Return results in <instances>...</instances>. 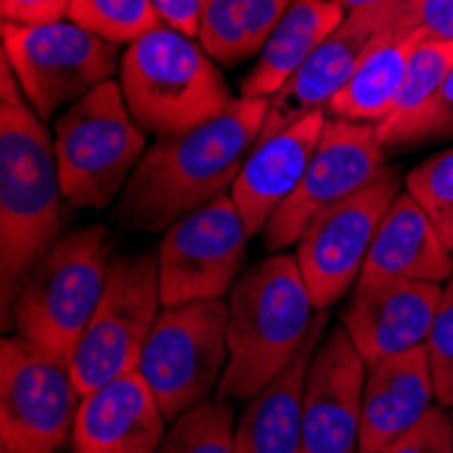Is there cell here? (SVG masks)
<instances>
[{"label": "cell", "mask_w": 453, "mask_h": 453, "mask_svg": "<svg viewBox=\"0 0 453 453\" xmlns=\"http://www.w3.org/2000/svg\"><path fill=\"white\" fill-rule=\"evenodd\" d=\"M266 111V98H234L203 126L157 139L122 188L114 218L136 231H169L228 193L261 136Z\"/></svg>", "instance_id": "cell-1"}, {"label": "cell", "mask_w": 453, "mask_h": 453, "mask_svg": "<svg viewBox=\"0 0 453 453\" xmlns=\"http://www.w3.org/2000/svg\"><path fill=\"white\" fill-rule=\"evenodd\" d=\"M68 19L126 47L160 25L152 0H71Z\"/></svg>", "instance_id": "cell-27"}, {"label": "cell", "mask_w": 453, "mask_h": 453, "mask_svg": "<svg viewBox=\"0 0 453 453\" xmlns=\"http://www.w3.org/2000/svg\"><path fill=\"white\" fill-rule=\"evenodd\" d=\"M68 6L71 0H0V14H4V22L44 25L65 19Z\"/></svg>", "instance_id": "cell-32"}, {"label": "cell", "mask_w": 453, "mask_h": 453, "mask_svg": "<svg viewBox=\"0 0 453 453\" xmlns=\"http://www.w3.org/2000/svg\"><path fill=\"white\" fill-rule=\"evenodd\" d=\"M437 404L426 348L366 364L358 453H380Z\"/></svg>", "instance_id": "cell-19"}, {"label": "cell", "mask_w": 453, "mask_h": 453, "mask_svg": "<svg viewBox=\"0 0 453 453\" xmlns=\"http://www.w3.org/2000/svg\"><path fill=\"white\" fill-rule=\"evenodd\" d=\"M157 453H236V426L228 402L207 399L172 421Z\"/></svg>", "instance_id": "cell-26"}, {"label": "cell", "mask_w": 453, "mask_h": 453, "mask_svg": "<svg viewBox=\"0 0 453 453\" xmlns=\"http://www.w3.org/2000/svg\"><path fill=\"white\" fill-rule=\"evenodd\" d=\"M424 38L426 33L407 17L402 0L394 17L372 38V44L366 47L350 81L328 106L332 117L350 122H372V126L383 122L404 88L410 60H413Z\"/></svg>", "instance_id": "cell-21"}, {"label": "cell", "mask_w": 453, "mask_h": 453, "mask_svg": "<svg viewBox=\"0 0 453 453\" xmlns=\"http://www.w3.org/2000/svg\"><path fill=\"white\" fill-rule=\"evenodd\" d=\"M152 6H155L160 22H166L193 38L198 35L203 0H152Z\"/></svg>", "instance_id": "cell-33"}, {"label": "cell", "mask_w": 453, "mask_h": 453, "mask_svg": "<svg viewBox=\"0 0 453 453\" xmlns=\"http://www.w3.org/2000/svg\"><path fill=\"white\" fill-rule=\"evenodd\" d=\"M326 122V111L307 114L294 126H285L277 134L258 139L253 152L247 155L228 193L250 236L264 234L272 215L299 188Z\"/></svg>", "instance_id": "cell-17"}, {"label": "cell", "mask_w": 453, "mask_h": 453, "mask_svg": "<svg viewBox=\"0 0 453 453\" xmlns=\"http://www.w3.org/2000/svg\"><path fill=\"white\" fill-rule=\"evenodd\" d=\"M404 190L416 198L453 256V147L418 163L404 177Z\"/></svg>", "instance_id": "cell-28"}, {"label": "cell", "mask_w": 453, "mask_h": 453, "mask_svg": "<svg viewBox=\"0 0 453 453\" xmlns=\"http://www.w3.org/2000/svg\"><path fill=\"white\" fill-rule=\"evenodd\" d=\"M247 226L231 193L177 220L157 247L160 304L177 307L231 294L247 264Z\"/></svg>", "instance_id": "cell-11"}, {"label": "cell", "mask_w": 453, "mask_h": 453, "mask_svg": "<svg viewBox=\"0 0 453 453\" xmlns=\"http://www.w3.org/2000/svg\"><path fill=\"white\" fill-rule=\"evenodd\" d=\"M380 453H453V421L445 407L434 404L413 429H407Z\"/></svg>", "instance_id": "cell-30"}, {"label": "cell", "mask_w": 453, "mask_h": 453, "mask_svg": "<svg viewBox=\"0 0 453 453\" xmlns=\"http://www.w3.org/2000/svg\"><path fill=\"white\" fill-rule=\"evenodd\" d=\"M361 277H402L440 285L453 277V256L407 190L386 212Z\"/></svg>", "instance_id": "cell-22"}, {"label": "cell", "mask_w": 453, "mask_h": 453, "mask_svg": "<svg viewBox=\"0 0 453 453\" xmlns=\"http://www.w3.org/2000/svg\"><path fill=\"white\" fill-rule=\"evenodd\" d=\"M366 361L340 326L318 345L304 386V453H358Z\"/></svg>", "instance_id": "cell-15"}, {"label": "cell", "mask_w": 453, "mask_h": 453, "mask_svg": "<svg viewBox=\"0 0 453 453\" xmlns=\"http://www.w3.org/2000/svg\"><path fill=\"white\" fill-rule=\"evenodd\" d=\"M450 68H453V41H440L426 35L418 44L413 60H410L404 88L391 114L383 122H378V139L383 150L421 142L426 117L432 114V106Z\"/></svg>", "instance_id": "cell-25"}, {"label": "cell", "mask_w": 453, "mask_h": 453, "mask_svg": "<svg viewBox=\"0 0 453 453\" xmlns=\"http://www.w3.org/2000/svg\"><path fill=\"white\" fill-rule=\"evenodd\" d=\"M404 12L429 38L453 41V0H404Z\"/></svg>", "instance_id": "cell-31"}, {"label": "cell", "mask_w": 453, "mask_h": 453, "mask_svg": "<svg viewBox=\"0 0 453 453\" xmlns=\"http://www.w3.org/2000/svg\"><path fill=\"white\" fill-rule=\"evenodd\" d=\"M440 296V282L358 277L340 323L369 364L426 345Z\"/></svg>", "instance_id": "cell-14"}, {"label": "cell", "mask_w": 453, "mask_h": 453, "mask_svg": "<svg viewBox=\"0 0 453 453\" xmlns=\"http://www.w3.org/2000/svg\"><path fill=\"white\" fill-rule=\"evenodd\" d=\"M450 421H453V407H450Z\"/></svg>", "instance_id": "cell-36"}, {"label": "cell", "mask_w": 453, "mask_h": 453, "mask_svg": "<svg viewBox=\"0 0 453 453\" xmlns=\"http://www.w3.org/2000/svg\"><path fill=\"white\" fill-rule=\"evenodd\" d=\"M294 0H203L198 44L215 63L236 65L261 55Z\"/></svg>", "instance_id": "cell-24"}, {"label": "cell", "mask_w": 453, "mask_h": 453, "mask_svg": "<svg viewBox=\"0 0 453 453\" xmlns=\"http://www.w3.org/2000/svg\"><path fill=\"white\" fill-rule=\"evenodd\" d=\"M169 418L142 378L122 375L81 396L71 432L73 453H157Z\"/></svg>", "instance_id": "cell-18"}, {"label": "cell", "mask_w": 453, "mask_h": 453, "mask_svg": "<svg viewBox=\"0 0 453 453\" xmlns=\"http://www.w3.org/2000/svg\"><path fill=\"white\" fill-rule=\"evenodd\" d=\"M399 193V174L386 166L366 188L328 207L304 228L294 256L318 312L340 302L358 282L369 247Z\"/></svg>", "instance_id": "cell-12"}, {"label": "cell", "mask_w": 453, "mask_h": 453, "mask_svg": "<svg viewBox=\"0 0 453 453\" xmlns=\"http://www.w3.org/2000/svg\"><path fill=\"white\" fill-rule=\"evenodd\" d=\"M109 264L104 226L63 234L19 282L9 323L19 337L68 358L104 296Z\"/></svg>", "instance_id": "cell-5"}, {"label": "cell", "mask_w": 453, "mask_h": 453, "mask_svg": "<svg viewBox=\"0 0 453 453\" xmlns=\"http://www.w3.org/2000/svg\"><path fill=\"white\" fill-rule=\"evenodd\" d=\"M328 315L320 310L294 361L247 399L236 424V453H304V386Z\"/></svg>", "instance_id": "cell-20"}, {"label": "cell", "mask_w": 453, "mask_h": 453, "mask_svg": "<svg viewBox=\"0 0 453 453\" xmlns=\"http://www.w3.org/2000/svg\"><path fill=\"white\" fill-rule=\"evenodd\" d=\"M63 188L55 142L27 104L12 63L0 81V280L4 320L25 274L63 236Z\"/></svg>", "instance_id": "cell-2"}, {"label": "cell", "mask_w": 453, "mask_h": 453, "mask_svg": "<svg viewBox=\"0 0 453 453\" xmlns=\"http://www.w3.org/2000/svg\"><path fill=\"white\" fill-rule=\"evenodd\" d=\"M345 14L348 12H361V9H396L402 0H332Z\"/></svg>", "instance_id": "cell-35"}, {"label": "cell", "mask_w": 453, "mask_h": 453, "mask_svg": "<svg viewBox=\"0 0 453 453\" xmlns=\"http://www.w3.org/2000/svg\"><path fill=\"white\" fill-rule=\"evenodd\" d=\"M144 152V131L114 79L71 104L55 119L58 174L71 207H109L122 193V185H128Z\"/></svg>", "instance_id": "cell-6"}, {"label": "cell", "mask_w": 453, "mask_h": 453, "mask_svg": "<svg viewBox=\"0 0 453 453\" xmlns=\"http://www.w3.org/2000/svg\"><path fill=\"white\" fill-rule=\"evenodd\" d=\"M4 58L12 63L27 104L41 119H52L119 71L114 41L71 19L19 25L4 22Z\"/></svg>", "instance_id": "cell-10"}, {"label": "cell", "mask_w": 453, "mask_h": 453, "mask_svg": "<svg viewBox=\"0 0 453 453\" xmlns=\"http://www.w3.org/2000/svg\"><path fill=\"white\" fill-rule=\"evenodd\" d=\"M160 310L157 256H114L104 296L68 356L81 396L136 372Z\"/></svg>", "instance_id": "cell-7"}, {"label": "cell", "mask_w": 453, "mask_h": 453, "mask_svg": "<svg viewBox=\"0 0 453 453\" xmlns=\"http://www.w3.org/2000/svg\"><path fill=\"white\" fill-rule=\"evenodd\" d=\"M426 353L434 375V388H437V404L445 410L453 407V277L445 282L440 307L432 323V332L426 340Z\"/></svg>", "instance_id": "cell-29"}, {"label": "cell", "mask_w": 453, "mask_h": 453, "mask_svg": "<svg viewBox=\"0 0 453 453\" xmlns=\"http://www.w3.org/2000/svg\"><path fill=\"white\" fill-rule=\"evenodd\" d=\"M396 9L348 12L345 19L310 55V60L269 101V111L258 139L272 136L285 126H294L307 114L328 111L332 101L342 93L353 71L358 68L366 47L372 44V38L383 30V25L394 17Z\"/></svg>", "instance_id": "cell-16"}, {"label": "cell", "mask_w": 453, "mask_h": 453, "mask_svg": "<svg viewBox=\"0 0 453 453\" xmlns=\"http://www.w3.org/2000/svg\"><path fill=\"white\" fill-rule=\"evenodd\" d=\"M228 364V304L223 299L163 307L147 337L139 372L163 416L185 410L218 391Z\"/></svg>", "instance_id": "cell-8"}, {"label": "cell", "mask_w": 453, "mask_h": 453, "mask_svg": "<svg viewBox=\"0 0 453 453\" xmlns=\"http://www.w3.org/2000/svg\"><path fill=\"white\" fill-rule=\"evenodd\" d=\"M81 391L71 361L25 337L0 345V442L9 453H60L71 442Z\"/></svg>", "instance_id": "cell-9"}, {"label": "cell", "mask_w": 453, "mask_h": 453, "mask_svg": "<svg viewBox=\"0 0 453 453\" xmlns=\"http://www.w3.org/2000/svg\"><path fill=\"white\" fill-rule=\"evenodd\" d=\"M119 88L144 134L177 136L231 106V88L218 63L193 35L160 22L126 47Z\"/></svg>", "instance_id": "cell-4"}, {"label": "cell", "mask_w": 453, "mask_h": 453, "mask_svg": "<svg viewBox=\"0 0 453 453\" xmlns=\"http://www.w3.org/2000/svg\"><path fill=\"white\" fill-rule=\"evenodd\" d=\"M342 19L345 12L332 0H294L264 44L256 65L242 79V98L272 101Z\"/></svg>", "instance_id": "cell-23"}, {"label": "cell", "mask_w": 453, "mask_h": 453, "mask_svg": "<svg viewBox=\"0 0 453 453\" xmlns=\"http://www.w3.org/2000/svg\"><path fill=\"white\" fill-rule=\"evenodd\" d=\"M226 304L228 364L215 399L247 402L294 361L318 312L296 256L285 253L247 269Z\"/></svg>", "instance_id": "cell-3"}, {"label": "cell", "mask_w": 453, "mask_h": 453, "mask_svg": "<svg viewBox=\"0 0 453 453\" xmlns=\"http://www.w3.org/2000/svg\"><path fill=\"white\" fill-rule=\"evenodd\" d=\"M448 136L453 139V68L442 81L440 96L432 106V114L426 117L421 142L424 139H448Z\"/></svg>", "instance_id": "cell-34"}, {"label": "cell", "mask_w": 453, "mask_h": 453, "mask_svg": "<svg viewBox=\"0 0 453 453\" xmlns=\"http://www.w3.org/2000/svg\"><path fill=\"white\" fill-rule=\"evenodd\" d=\"M4 453H9V450H4Z\"/></svg>", "instance_id": "cell-37"}, {"label": "cell", "mask_w": 453, "mask_h": 453, "mask_svg": "<svg viewBox=\"0 0 453 453\" xmlns=\"http://www.w3.org/2000/svg\"><path fill=\"white\" fill-rule=\"evenodd\" d=\"M383 169L386 163L378 126L340 117L328 119L299 188L264 228L266 250L280 253L296 244L320 212L366 188Z\"/></svg>", "instance_id": "cell-13"}]
</instances>
